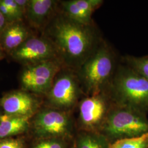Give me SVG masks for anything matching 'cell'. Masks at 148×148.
Returning <instances> with one entry per match:
<instances>
[{
	"mask_svg": "<svg viewBox=\"0 0 148 148\" xmlns=\"http://www.w3.org/2000/svg\"><path fill=\"white\" fill-rule=\"evenodd\" d=\"M64 66L76 71L98 47L103 37L95 23L74 21L60 11L44 30Z\"/></svg>",
	"mask_w": 148,
	"mask_h": 148,
	"instance_id": "obj_1",
	"label": "cell"
},
{
	"mask_svg": "<svg viewBox=\"0 0 148 148\" xmlns=\"http://www.w3.org/2000/svg\"><path fill=\"white\" fill-rule=\"evenodd\" d=\"M121 58L104 38L76 71L85 95L105 91L111 84Z\"/></svg>",
	"mask_w": 148,
	"mask_h": 148,
	"instance_id": "obj_2",
	"label": "cell"
},
{
	"mask_svg": "<svg viewBox=\"0 0 148 148\" xmlns=\"http://www.w3.org/2000/svg\"><path fill=\"white\" fill-rule=\"evenodd\" d=\"M114 104L148 114V79L120 59L111 84L106 90Z\"/></svg>",
	"mask_w": 148,
	"mask_h": 148,
	"instance_id": "obj_3",
	"label": "cell"
},
{
	"mask_svg": "<svg viewBox=\"0 0 148 148\" xmlns=\"http://www.w3.org/2000/svg\"><path fill=\"white\" fill-rule=\"evenodd\" d=\"M148 133L147 115L128 107L114 104L100 133L109 142L136 137Z\"/></svg>",
	"mask_w": 148,
	"mask_h": 148,
	"instance_id": "obj_4",
	"label": "cell"
},
{
	"mask_svg": "<svg viewBox=\"0 0 148 148\" xmlns=\"http://www.w3.org/2000/svg\"><path fill=\"white\" fill-rule=\"evenodd\" d=\"M114 105L106 90L85 95L73 111L77 131L100 133Z\"/></svg>",
	"mask_w": 148,
	"mask_h": 148,
	"instance_id": "obj_5",
	"label": "cell"
},
{
	"mask_svg": "<svg viewBox=\"0 0 148 148\" xmlns=\"http://www.w3.org/2000/svg\"><path fill=\"white\" fill-rule=\"evenodd\" d=\"M85 95L76 72L63 66L56 76L45 96L48 107L73 112Z\"/></svg>",
	"mask_w": 148,
	"mask_h": 148,
	"instance_id": "obj_6",
	"label": "cell"
},
{
	"mask_svg": "<svg viewBox=\"0 0 148 148\" xmlns=\"http://www.w3.org/2000/svg\"><path fill=\"white\" fill-rule=\"evenodd\" d=\"M35 134L40 139H74L77 132L73 113L47 106L38 111L33 121Z\"/></svg>",
	"mask_w": 148,
	"mask_h": 148,
	"instance_id": "obj_7",
	"label": "cell"
},
{
	"mask_svg": "<svg viewBox=\"0 0 148 148\" xmlns=\"http://www.w3.org/2000/svg\"><path fill=\"white\" fill-rule=\"evenodd\" d=\"M63 66L58 59L32 64L21 74L22 86L25 90L46 95L56 76Z\"/></svg>",
	"mask_w": 148,
	"mask_h": 148,
	"instance_id": "obj_8",
	"label": "cell"
},
{
	"mask_svg": "<svg viewBox=\"0 0 148 148\" xmlns=\"http://www.w3.org/2000/svg\"><path fill=\"white\" fill-rule=\"evenodd\" d=\"M12 55L18 61L32 64L59 59L53 43L44 36L27 38L19 47L12 51Z\"/></svg>",
	"mask_w": 148,
	"mask_h": 148,
	"instance_id": "obj_9",
	"label": "cell"
},
{
	"mask_svg": "<svg viewBox=\"0 0 148 148\" xmlns=\"http://www.w3.org/2000/svg\"><path fill=\"white\" fill-rule=\"evenodd\" d=\"M103 0H68L59 2V10L64 15L81 24H95L92 16L104 3Z\"/></svg>",
	"mask_w": 148,
	"mask_h": 148,
	"instance_id": "obj_10",
	"label": "cell"
},
{
	"mask_svg": "<svg viewBox=\"0 0 148 148\" xmlns=\"http://www.w3.org/2000/svg\"><path fill=\"white\" fill-rule=\"evenodd\" d=\"M0 104L6 114L30 117L37 111L40 101L26 92H16L4 96Z\"/></svg>",
	"mask_w": 148,
	"mask_h": 148,
	"instance_id": "obj_11",
	"label": "cell"
},
{
	"mask_svg": "<svg viewBox=\"0 0 148 148\" xmlns=\"http://www.w3.org/2000/svg\"><path fill=\"white\" fill-rule=\"evenodd\" d=\"M59 2L54 0H31L27 7V16L30 23L45 30L59 12Z\"/></svg>",
	"mask_w": 148,
	"mask_h": 148,
	"instance_id": "obj_12",
	"label": "cell"
},
{
	"mask_svg": "<svg viewBox=\"0 0 148 148\" xmlns=\"http://www.w3.org/2000/svg\"><path fill=\"white\" fill-rule=\"evenodd\" d=\"M1 37L4 48L13 51L28 38V32L23 25L16 23L5 27Z\"/></svg>",
	"mask_w": 148,
	"mask_h": 148,
	"instance_id": "obj_13",
	"label": "cell"
},
{
	"mask_svg": "<svg viewBox=\"0 0 148 148\" xmlns=\"http://www.w3.org/2000/svg\"><path fill=\"white\" fill-rule=\"evenodd\" d=\"M29 116H16L8 114L0 116V139L9 137L26 130Z\"/></svg>",
	"mask_w": 148,
	"mask_h": 148,
	"instance_id": "obj_14",
	"label": "cell"
},
{
	"mask_svg": "<svg viewBox=\"0 0 148 148\" xmlns=\"http://www.w3.org/2000/svg\"><path fill=\"white\" fill-rule=\"evenodd\" d=\"M76 148H109V142L100 133L77 131L74 138Z\"/></svg>",
	"mask_w": 148,
	"mask_h": 148,
	"instance_id": "obj_15",
	"label": "cell"
},
{
	"mask_svg": "<svg viewBox=\"0 0 148 148\" xmlns=\"http://www.w3.org/2000/svg\"><path fill=\"white\" fill-rule=\"evenodd\" d=\"M121 61L148 79V55L142 57L126 55L121 57Z\"/></svg>",
	"mask_w": 148,
	"mask_h": 148,
	"instance_id": "obj_16",
	"label": "cell"
},
{
	"mask_svg": "<svg viewBox=\"0 0 148 148\" xmlns=\"http://www.w3.org/2000/svg\"><path fill=\"white\" fill-rule=\"evenodd\" d=\"M109 148H148V133L136 137L118 140L110 144Z\"/></svg>",
	"mask_w": 148,
	"mask_h": 148,
	"instance_id": "obj_17",
	"label": "cell"
},
{
	"mask_svg": "<svg viewBox=\"0 0 148 148\" xmlns=\"http://www.w3.org/2000/svg\"><path fill=\"white\" fill-rule=\"evenodd\" d=\"M67 140L60 138L41 139L32 148H67Z\"/></svg>",
	"mask_w": 148,
	"mask_h": 148,
	"instance_id": "obj_18",
	"label": "cell"
},
{
	"mask_svg": "<svg viewBox=\"0 0 148 148\" xmlns=\"http://www.w3.org/2000/svg\"><path fill=\"white\" fill-rule=\"evenodd\" d=\"M0 1L13 13L17 21L21 19L23 16V11L14 0H1Z\"/></svg>",
	"mask_w": 148,
	"mask_h": 148,
	"instance_id": "obj_19",
	"label": "cell"
},
{
	"mask_svg": "<svg viewBox=\"0 0 148 148\" xmlns=\"http://www.w3.org/2000/svg\"><path fill=\"white\" fill-rule=\"evenodd\" d=\"M0 148H23V146L19 140L5 139L0 141Z\"/></svg>",
	"mask_w": 148,
	"mask_h": 148,
	"instance_id": "obj_20",
	"label": "cell"
},
{
	"mask_svg": "<svg viewBox=\"0 0 148 148\" xmlns=\"http://www.w3.org/2000/svg\"><path fill=\"white\" fill-rule=\"evenodd\" d=\"M0 11L5 17L6 21H17L16 16L13 14V13L5 5H4L2 3H1V1H0Z\"/></svg>",
	"mask_w": 148,
	"mask_h": 148,
	"instance_id": "obj_21",
	"label": "cell"
},
{
	"mask_svg": "<svg viewBox=\"0 0 148 148\" xmlns=\"http://www.w3.org/2000/svg\"><path fill=\"white\" fill-rule=\"evenodd\" d=\"M16 4L19 6L21 10L24 12V10H26L28 5L29 1L27 0H14Z\"/></svg>",
	"mask_w": 148,
	"mask_h": 148,
	"instance_id": "obj_22",
	"label": "cell"
},
{
	"mask_svg": "<svg viewBox=\"0 0 148 148\" xmlns=\"http://www.w3.org/2000/svg\"><path fill=\"white\" fill-rule=\"evenodd\" d=\"M6 19L5 17L2 14L0 11V37L2 35V33L5 28Z\"/></svg>",
	"mask_w": 148,
	"mask_h": 148,
	"instance_id": "obj_23",
	"label": "cell"
},
{
	"mask_svg": "<svg viewBox=\"0 0 148 148\" xmlns=\"http://www.w3.org/2000/svg\"><path fill=\"white\" fill-rule=\"evenodd\" d=\"M70 148H75V146L74 144H73V145L71 146V147H70Z\"/></svg>",
	"mask_w": 148,
	"mask_h": 148,
	"instance_id": "obj_24",
	"label": "cell"
},
{
	"mask_svg": "<svg viewBox=\"0 0 148 148\" xmlns=\"http://www.w3.org/2000/svg\"><path fill=\"white\" fill-rule=\"evenodd\" d=\"M1 51H0V56H1Z\"/></svg>",
	"mask_w": 148,
	"mask_h": 148,
	"instance_id": "obj_25",
	"label": "cell"
}]
</instances>
